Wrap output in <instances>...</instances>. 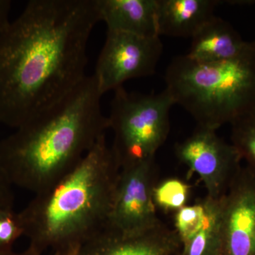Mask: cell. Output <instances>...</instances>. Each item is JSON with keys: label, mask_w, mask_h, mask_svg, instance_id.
<instances>
[{"label": "cell", "mask_w": 255, "mask_h": 255, "mask_svg": "<svg viewBox=\"0 0 255 255\" xmlns=\"http://www.w3.org/2000/svg\"><path fill=\"white\" fill-rule=\"evenodd\" d=\"M55 255H86L82 248L55 252Z\"/></svg>", "instance_id": "cell-21"}, {"label": "cell", "mask_w": 255, "mask_h": 255, "mask_svg": "<svg viewBox=\"0 0 255 255\" xmlns=\"http://www.w3.org/2000/svg\"><path fill=\"white\" fill-rule=\"evenodd\" d=\"M175 105L167 89L158 94L114 91L108 117L114 132L111 145L121 169L155 157L168 137L169 113Z\"/></svg>", "instance_id": "cell-5"}, {"label": "cell", "mask_w": 255, "mask_h": 255, "mask_svg": "<svg viewBox=\"0 0 255 255\" xmlns=\"http://www.w3.org/2000/svg\"><path fill=\"white\" fill-rule=\"evenodd\" d=\"M174 150L178 159L201 178L206 196L214 199L226 195L243 167L235 146L208 128L197 127L190 136L176 144Z\"/></svg>", "instance_id": "cell-8"}, {"label": "cell", "mask_w": 255, "mask_h": 255, "mask_svg": "<svg viewBox=\"0 0 255 255\" xmlns=\"http://www.w3.org/2000/svg\"></svg>", "instance_id": "cell-23"}, {"label": "cell", "mask_w": 255, "mask_h": 255, "mask_svg": "<svg viewBox=\"0 0 255 255\" xmlns=\"http://www.w3.org/2000/svg\"><path fill=\"white\" fill-rule=\"evenodd\" d=\"M205 219L204 200L194 205L185 206L176 211L174 215V231L181 243L187 241L202 227Z\"/></svg>", "instance_id": "cell-17"}, {"label": "cell", "mask_w": 255, "mask_h": 255, "mask_svg": "<svg viewBox=\"0 0 255 255\" xmlns=\"http://www.w3.org/2000/svg\"><path fill=\"white\" fill-rule=\"evenodd\" d=\"M166 88L196 121L217 130L255 110V41L225 61L199 63L181 55L164 75Z\"/></svg>", "instance_id": "cell-4"}, {"label": "cell", "mask_w": 255, "mask_h": 255, "mask_svg": "<svg viewBox=\"0 0 255 255\" xmlns=\"http://www.w3.org/2000/svg\"><path fill=\"white\" fill-rule=\"evenodd\" d=\"M223 196L214 199L206 196L203 199L205 219L202 227L192 237L181 243L175 255H221Z\"/></svg>", "instance_id": "cell-14"}, {"label": "cell", "mask_w": 255, "mask_h": 255, "mask_svg": "<svg viewBox=\"0 0 255 255\" xmlns=\"http://www.w3.org/2000/svg\"><path fill=\"white\" fill-rule=\"evenodd\" d=\"M221 255H255V175L246 166L223 198Z\"/></svg>", "instance_id": "cell-9"}, {"label": "cell", "mask_w": 255, "mask_h": 255, "mask_svg": "<svg viewBox=\"0 0 255 255\" xmlns=\"http://www.w3.org/2000/svg\"><path fill=\"white\" fill-rule=\"evenodd\" d=\"M121 167L106 135L80 163L18 213L30 247L41 254L85 246L105 231Z\"/></svg>", "instance_id": "cell-3"}, {"label": "cell", "mask_w": 255, "mask_h": 255, "mask_svg": "<svg viewBox=\"0 0 255 255\" xmlns=\"http://www.w3.org/2000/svg\"><path fill=\"white\" fill-rule=\"evenodd\" d=\"M249 44L231 23L214 16L191 37L190 50L186 55L196 63H218L236 58Z\"/></svg>", "instance_id": "cell-11"}, {"label": "cell", "mask_w": 255, "mask_h": 255, "mask_svg": "<svg viewBox=\"0 0 255 255\" xmlns=\"http://www.w3.org/2000/svg\"><path fill=\"white\" fill-rule=\"evenodd\" d=\"M11 9L10 0H0V33L9 26V14Z\"/></svg>", "instance_id": "cell-20"}, {"label": "cell", "mask_w": 255, "mask_h": 255, "mask_svg": "<svg viewBox=\"0 0 255 255\" xmlns=\"http://www.w3.org/2000/svg\"><path fill=\"white\" fill-rule=\"evenodd\" d=\"M97 0H30L0 33V123L17 128L87 76Z\"/></svg>", "instance_id": "cell-1"}, {"label": "cell", "mask_w": 255, "mask_h": 255, "mask_svg": "<svg viewBox=\"0 0 255 255\" xmlns=\"http://www.w3.org/2000/svg\"><path fill=\"white\" fill-rule=\"evenodd\" d=\"M158 176L155 157L121 169L104 232L132 236L162 222L157 216L153 198Z\"/></svg>", "instance_id": "cell-6"}, {"label": "cell", "mask_w": 255, "mask_h": 255, "mask_svg": "<svg viewBox=\"0 0 255 255\" xmlns=\"http://www.w3.org/2000/svg\"><path fill=\"white\" fill-rule=\"evenodd\" d=\"M0 255H40V254L38 252L35 251L33 248H32L31 247H29L27 251L24 252V253H21V254H16V253H12L11 251L9 253H2V254H0Z\"/></svg>", "instance_id": "cell-22"}, {"label": "cell", "mask_w": 255, "mask_h": 255, "mask_svg": "<svg viewBox=\"0 0 255 255\" xmlns=\"http://www.w3.org/2000/svg\"><path fill=\"white\" fill-rule=\"evenodd\" d=\"M94 75L0 141V169L11 185L36 194L50 189L110 129Z\"/></svg>", "instance_id": "cell-2"}, {"label": "cell", "mask_w": 255, "mask_h": 255, "mask_svg": "<svg viewBox=\"0 0 255 255\" xmlns=\"http://www.w3.org/2000/svg\"><path fill=\"white\" fill-rule=\"evenodd\" d=\"M11 186L0 169V209H12L14 194Z\"/></svg>", "instance_id": "cell-19"}, {"label": "cell", "mask_w": 255, "mask_h": 255, "mask_svg": "<svg viewBox=\"0 0 255 255\" xmlns=\"http://www.w3.org/2000/svg\"><path fill=\"white\" fill-rule=\"evenodd\" d=\"M179 247L177 233L162 222L132 236L103 232L82 249L86 255H175Z\"/></svg>", "instance_id": "cell-10"}, {"label": "cell", "mask_w": 255, "mask_h": 255, "mask_svg": "<svg viewBox=\"0 0 255 255\" xmlns=\"http://www.w3.org/2000/svg\"><path fill=\"white\" fill-rule=\"evenodd\" d=\"M160 37H142L107 31L93 74L102 95L129 80L152 76L162 55Z\"/></svg>", "instance_id": "cell-7"}, {"label": "cell", "mask_w": 255, "mask_h": 255, "mask_svg": "<svg viewBox=\"0 0 255 255\" xmlns=\"http://www.w3.org/2000/svg\"><path fill=\"white\" fill-rule=\"evenodd\" d=\"M231 126V143L242 160L255 175V110L235 120Z\"/></svg>", "instance_id": "cell-15"}, {"label": "cell", "mask_w": 255, "mask_h": 255, "mask_svg": "<svg viewBox=\"0 0 255 255\" xmlns=\"http://www.w3.org/2000/svg\"><path fill=\"white\" fill-rule=\"evenodd\" d=\"M218 0H157L159 36L191 38L214 16Z\"/></svg>", "instance_id": "cell-13"}, {"label": "cell", "mask_w": 255, "mask_h": 255, "mask_svg": "<svg viewBox=\"0 0 255 255\" xmlns=\"http://www.w3.org/2000/svg\"><path fill=\"white\" fill-rule=\"evenodd\" d=\"M100 21L107 31L142 37H160L157 31V0H97Z\"/></svg>", "instance_id": "cell-12"}, {"label": "cell", "mask_w": 255, "mask_h": 255, "mask_svg": "<svg viewBox=\"0 0 255 255\" xmlns=\"http://www.w3.org/2000/svg\"><path fill=\"white\" fill-rule=\"evenodd\" d=\"M189 185L177 178H170L158 182L154 190L156 207L164 211H174L187 206L189 196Z\"/></svg>", "instance_id": "cell-16"}, {"label": "cell", "mask_w": 255, "mask_h": 255, "mask_svg": "<svg viewBox=\"0 0 255 255\" xmlns=\"http://www.w3.org/2000/svg\"><path fill=\"white\" fill-rule=\"evenodd\" d=\"M24 236L19 214L12 209H0V254L9 253L16 240Z\"/></svg>", "instance_id": "cell-18"}]
</instances>
